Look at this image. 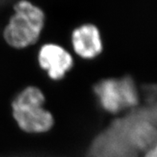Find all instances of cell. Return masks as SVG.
<instances>
[{
  "label": "cell",
  "instance_id": "cell-8",
  "mask_svg": "<svg viewBox=\"0 0 157 157\" xmlns=\"http://www.w3.org/2000/svg\"><path fill=\"white\" fill-rule=\"evenodd\" d=\"M144 157H157V142L149 149L145 151Z\"/></svg>",
  "mask_w": 157,
  "mask_h": 157
},
{
  "label": "cell",
  "instance_id": "cell-4",
  "mask_svg": "<svg viewBox=\"0 0 157 157\" xmlns=\"http://www.w3.org/2000/svg\"><path fill=\"white\" fill-rule=\"evenodd\" d=\"M71 49L78 58L86 61L98 58L103 53L104 42L101 33L95 24H81L70 34Z\"/></svg>",
  "mask_w": 157,
  "mask_h": 157
},
{
  "label": "cell",
  "instance_id": "cell-1",
  "mask_svg": "<svg viewBox=\"0 0 157 157\" xmlns=\"http://www.w3.org/2000/svg\"><path fill=\"white\" fill-rule=\"evenodd\" d=\"M46 95L39 87L27 86L14 96L10 102L12 117L25 133L45 134L54 128L55 119L45 107Z\"/></svg>",
  "mask_w": 157,
  "mask_h": 157
},
{
  "label": "cell",
  "instance_id": "cell-5",
  "mask_svg": "<svg viewBox=\"0 0 157 157\" xmlns=\"http://www.w3.org/2000/svg\"><path fill=\"white\" fill-rule=\"evenodd\" d=\"M93 92L100 108L107 113L117 115L126 109L120 78H107L98 81Z\"/></svg>",
  "mask_w": 157,
  "mask_h": 157
},
{
  "label": "cell",
  "instance_id": "cell-3",
  "mask_svg": "<svg viewBox=\"0 0 157 157\" xmlns=\"http://www.w3.org/2000/svg\"><path fill=\"white\" fill-rule=\"evenodd\" d=\"M37 62L46 77L53 82L66 78L74 66V55L66 47L56 42H46L40 46Z\"/></svg>",
  "mask_w": 157,
  "mask_h": 157
},
{
  "label": "cell",
  "instance_id": "cell-7",
  "mask_svg": "<svg viewBox=\"0 0 157 157\" xmlns=\"http://www.w3.org/2000/svg\"><path fill=\"white\" fill-rule=\"evenodd\" d=\"M120 79L121 82L126 109L135 108L139 104V94L135 82L129 76H124L120 78Z\"/></svg>",
  "mask_w": 157,
  "mask_h": 157
},
{
  "label": "cell",
  "instance_id": "cell-2",
  "mask_svg": "<svg viewBox=\"0 0 157 157\" xmlns=\"http://www.w3.org/2000/svg\"><path fill=\"white\" fill-rule=\"evenodd\" d=\"M46 26V14L29 0H19L2 30V38L15 50L27 49L39 41Z\"/></svg>",
  "mask_w": 157,
  "mask_h": 157
},
{
  "label": "cell",
  "instance_id": "cell-6",
  "mask_svg": "<svg viewBox=\"0 0 157 157\" xmlns=\"http://www.w3.org/2000/svg\"><path fill=\"white\" fill-rule=\"evenodd\" d=\"M123 124V139L129 147L135 150L147 151L157 142V128L147 118L132 119Z\"/></svg>",
  "mask_w": 157,
  "mask_h": 157
}]
</instances>
